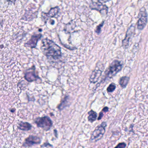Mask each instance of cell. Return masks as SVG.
Wrapping results in <instances>:
<instances>
[{
	"mask_svg": "<svg viewBox=\"0 0 148 148\" xmlns=\"http://www.w3.org/2000/svg\"><path fill=\"white\" fill-rule=\"evenodd\" d=\"M138 18V20L137 23L138 29L139 30H143L147 24L148 18L147 12L145 8L140 9Z\"/></svg>",
	"mask_w": 148,
	"mask_h": 148,
	"instance_id": "obj_4",
	"label": "cell"
},
{
	"mask_svg": "<svg viewBox=\"0 0 148 148\" xmlns=\"http://www.w3.org/2000/svg\"><path fill=\"white\" fill-rule=\"evenodd\" d=\"M40 49L42 53L49 59L58 60L62 57L61 47L49 39L42 40Z\"/></svg>",
	"mask_w": 148,
	"mask_h": 148,
	"instance_id": "obj_1",
	"label": "cell"
},
{
	"mask_svg": "<svg viewBox=\"0 0 148 148\" xmlns=\"http://www.w3.org/2000/svg\"><path fill=\"white\" fill-rule=\"evenodd\" d=\"M76 27V25L73 21L69 22L64 27V31L66 33H70L72 32Z\"/></svg>",
	"mask_w": 148,
	"mask_h": 148,
	"instance_id": "obj_15",
	"label": "cell"
},
{
	"mask_svg": "<svg viewBox=\"0 0 148 148\" xmlns=\"http://www.w3.org/2000/svg\"><path fill=\"white\" fill-rule=\"evenodd\" d=\"M106 126V124L105 122H103L100 125L97 126L92 133L90 141L91 142H96L99 140L105 132V128Z\"/></svg>",
	"mask_w": 148,
	"mask_h": 148,
	"instance_id": "obj_3",
	"label": "cell"
},
{
	"mask_svg": "<svg viewBox=\"0 0 148 148\" xmlns=\"http://www.w3.org/2000/svg\"><path fill=\"white\" fill-rule=\"evenodd\" d=\"M38 11H36L34 12H33L32 10L30 9L28 11H26L25 14L23 15L21 20L26 21H31L33 20L37 16L38 14Z\"/></svg>",
	"mask_w": 148,
	"mask_h": 148,
	"instance_id": "obj_12",
	"label": "cell"
},
{
	"mask_svg": "<svg viewBox=\"0 0 148 148\" xmlns=\"http://www.w3.org/2000/svg\"><path fill=\"white\" fill-rule=\"evenodd\" d=\"M55 23V21H54V20H51V25H53Z\"/></svg>",
	"mask_w": 148,
	"mask_h": 148,
	"instance_id": "obj_24",
	"label": "cell"
},
{
	"mask_svg": "<svg viewBox=\"0 0 148 148\" xmlns=\"http://www.w3.org/2000/svg\"><path fill=\"white\" fill-rule=\"evenodd\" d=\"M104 23V22L103 21L100 25H99L97 27L96 30H95V32H96V33L98 34H100V32H101V28H102V27L103 26Z\"/></svg>",
	"mask_w": 148,
	"mask_h": 148,
	"instance_id": "obj_20",
	"label": "cell"
},
{
	"mask_svg": "<svg viewBox=\"0 0 148 148\" xmlns=\"http://www.w3.org/2000/svg\"><path fill=\"white\" fill-rule=\"evenodd\" d=\"M116 86L114 84H111L110 85L108 88H107V90L109 92H112L115 90Z\"/></svg>",
	"mask_w": 148,
	"mask_h": 148,
	"instance_id": "obj_19",
	"label": "cell"
},
{
	"mask_svg": "<svg viewBox=\"0 0 148 148\" xmlns=\"http://www.w3.org/2000/svg\"><path fill=\"white\" fill-rule=\"evenodd\" d=\"M25 78L28 82H32L36 81L40 79L36 71V69L34 66L29 68L26 71L25 73Z\"/></svg>",
	"mask_w": 148,
	"mask_h": 148,
	"instance_id": "obj_6",
	"label": "cell"
},
{
	"mask_svg": "<svg viewBox=\"0 0 148 148\" xmlns=\"http://www.w3.org/2000/svg\"><path fill=\"white\" fill-rule=\"evenodd\" d=\"M59 7L58 6L53 8L50 9L48 13H45L42 12L41 13V18L45 24H46L48 20L51 18H54L57 16L59 12Z\"/></svg>",
	"mask_w": 148,
	"mask_h": 148,
	"instance_id": "obj_7",
	"label": "cell"
},
{
	"mask_svg": "<svg viewBox=\"0 0 148 148\" xmlns=\"http://www.w3.org/2000/svg\"><path fill=\"white\" fill-rule=\"evenodd\" d=\"M122 66H123L120 61L114 60L110 65L109 70L107 71L106 77L109 78L112 77L119 71H121Z\"/></svg>",
	"mask_w": 148,
	"mask_h": 148,
	"instance_id": "obj_5",
	"label": "cell"
},
{
	"mask_svg": "<svg viewBox=\"0 0 148 148\" xmlns=\"http://www.w3.org/2000/svg\"><path fill=\"white\" fill-rule=\"evenodd\" d=\"M7 1H8V2H11V3L14 4V3L16 2V1H17V0H7Z\"/></svg>",
	"mask_w": 148,
	"mask_h": 148,
	"instance_id": "obj_23",
	"label": "cell"
},
{
	"mask_svg": "<svg viewBox=\"0 0 148 148\" xmlns=\"http://www.w3.org/2000/svg\"><path fill=\"white\" fill-rule=\"evenodd\" d=\"M98 1L101 3H106L108 2L109 0H97Z\"/></svg>",
	"mask_w": 148,
	"mask_h": 148,
	"instance_id": "obj_22",
	"label": "cell"
},
{
	"mask_svg": "<svg viewBox=\"0 0 148 148\" xmlns=\"http://www.w3.org/2000/svg\"><path fill=\"white\" fill-rule=\"evenodd\" d=\"M34 123L39 128H42L46 131L49 130L53 125V122L47 116L38 117L34 119Z\"/></svg>",
	"mask_w": 148,
	"mask_h": 148,
	"instance_id": "obj_2",
	"label": "cell"
},
{
	"mask_svg": "<svg viewBox=\"0 0 148 148\" xmlns=\"http://www.w3.org/2000/svg\"><path fill=\"white\" fill-rule=\"evenodd\" d=\"M102 73V71L99 68H96L95 70L93 71L90 77V82L92 83H97Z\"/></svg>",
	"mask_w": 148,
	"mask_h": 148,
	"instance_id": "obj_13",
	"label": "cell"
},
{
	"mask_svg": "<svg viewBox=\"0 0 148 148\" xmlns=\"http://www.w3.org/2000/svg\"><path fill=\"white\" fill-rule=\"evenodd\" d=\"M41 143V139L37 136L31 135L25 139L23 146L25 147H30L35 145L39 144Z\"/></svg>",
	"mask_w": 148,
	"mask_h": 148,
	"instance_id": "obj_8",
	"label": "cell"
},
{
	"mask_svg": "<svg viewBox=\"0 0 148 148\" xmlns=\"http://www.w3.org/2000/svg\"><path fill=\"white\" fill-rule=\"evenodd\" d=\"M88 114L89 115L88 117V120L89 122L92 123V122L96 121L97 115V113L95 111L91 110L88 112Z\"/></svg>",
	"mask_w": 148,
	"mask_h": 148,
	"instance_id": "obj_16",
	"label": "cell"
},
{
	"mask_svg": "<svg viewBox=\"0 0 148 148\" xmlns=\"http://www.w3.org/2000/svg\"><path fill=\"white\" fill-rule=\"evenodd\" d=\"M126 147V145L124 143H121L118 145L117 146H116V148H123Z\"/></svg>",
	"mask_w": 148,
	"mask_h": 148,
	"instance_id": "obj_21",
	"label": "cell"
},
{
	"mask_svg": "<svg viewBox=\"0 0 148 148\" xmlns=\"http://www.w3.org/2000/svg\"><path fill=\"white\" fill-rule=\"evenodd\" d=\"M135 27L133 25L131 26L129 29L127 30V32H126V37L125 38L123 41V46L125 47H127L129 45V41H130V39L132 35L133 32H134Z\"/></svg>",
	"mask_w": 148,
	"mask_h": 148,
	"instance_id": "obj_10",
	"label": "cell"
},
{
	"mask_svg": "<svg viewBox=\"0 0 148 148\" xmlns=\"http://www.w3.org/2000/svg\"><path fill=\"white\" fill-rule=\"evenodd\" d=\"M129 78L127 77H124L120 79L119 84L123 88H125L129 81Z\"/></svg>",
	"mask_w": 148,
	"mask_h": 148,
	"instance_id": "obj_18",
	"label": "cell"
},
{
	"mask_svg": "<svg viewBox=\"0 0 148 148\" xmlns=\"http://www.w3.org/2000/svg\"><path fill=\"white\" fill-rule=\"evenodd\" d=\"M18 128L23 131H29L31 130L32 125L27 122H21L18 125Z\"/></svg>",
	"mask_w": 148,
	"mask_h": 148,
	"instance_id": "obj_14",
	"label": "cell"
},
{
	"mask_svg": "<svg viewBox=\"0 0 148 148\" xmlns=\"http://www.w3.org/2000/svg\"><path fill=\"white\" fill-rule=\"evenodd\" d=\"M68 98H69V97L66 96L62 100L61 103L58 106V108L59 110H62L65 107H66V106L67 105V104L68 103Z\"/></svg>",
	"mask_w": 148,
	"mask_h": 148,
	"instance_id": "obj_17",
	"label": "cell"
},
{
	"mask_svg": "<svg viewBox=\"0 0 148 148\" xmlns=\"http://www.w3.org/2000/svg\"><path fill=\"white\" fill-rule=\"evenodd\" d=\"M90 8L92 10H97L98 12H101L103 11H105L107 12V7L105 5H103L100 2H92L90 5Z\"/></svg>",
	"mask_w": 148,
	"mask_h": 148,
	"instance_id": "obj_11",
	"label": "cell"
},
{
	"mask_svg": "<svg viewBox=\"0 0 148 148\" xmlns=\"http://www.w3.org/2000/svg\"><path fill=\"white\" fill-rule=\"evenodd\" d=\"M42 37L41 34H34L32 35L30 40L25 44V46L31 48H35Z\"/></svg>",
	"mask_w": 148,
	"mask_h": 148,
	"instance_id": "obj_9",
	"label": "cell"
}]
</instances>
